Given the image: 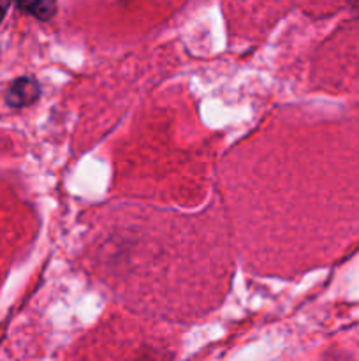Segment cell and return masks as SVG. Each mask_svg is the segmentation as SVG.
<instances>
[{
	"label": "cell",
	"instance_id": "6da1fadb",
	"mask_svg": "<svg viewBox=\"0 0 359 361\" xmlns=\"http://www.w3.org/2000/svg\"><path fill=\"white\" fill-rule=\"evenodd\" d=\"M41 88L34 78H18L13 81L6 94V102L11 108H25V106L34 104L39 99Z\"/></svg>",
	"mask_w": 359,
	"mask_h": 361
},
{
	"label": "cell",
	"instance_id": "7a4b0ae2",
	"mask_svg": "<svg viewBox=\"0 0 359 361\" xmlns=\"http://www.w3.org/2000/svg\"><path fill=\"white\" fill-rule=\"evenodd\" d=\"M16 4L21 11L42 21L49 20L56 13L55 0H16Z\"/></svg>",
	"mask_w": 359,
	"mask_h": 361
},
{
	"label": "cell",
	"instance_id": "3957f363",
	"mask_svg": "<svg viewBox=\"0 0 359 361\" xmlns=\"http://www.w3.org/2000/svg\"><path fill=\"white\" fill-rule=\"evenodd\" d=\"M9 4H11V0H0V21H2L4 16H6Z\"/></svg>",
	"mask_w": 359,
	"mask_h": 361
}]
</instances>
